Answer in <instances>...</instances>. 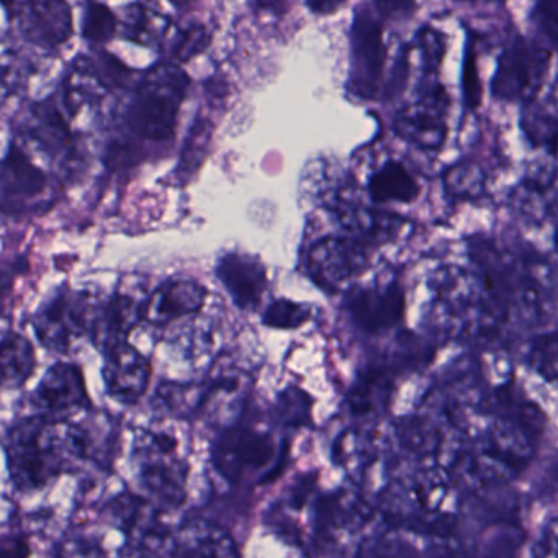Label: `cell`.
<instances>
[{"label": "cell", "mask_w": 558, "mask_h": 558, "mask_svg": "<svg viewBox=\"0 0 558 558\" xmlns=\"http://www.w3.org/2000/svg\"><path fill=\"white\" fill-rule=\"evenodd\" d=\"M205 387L195 384H162L156 391V403L172 416L187 417L204 410Z\"/></svg>", "instance_id": "cell-28"}, {"label": "cell", "mask_w": 558, "mask_h": 558, "mask_svg": "<svg viewBox=\"0 0 558 558\" xmlns=\"http://www.w3.org/2000/svg\"><path fill=\"white\" fill-rule=\"evenodd\" d=\"M107 515L130 538L129 555H174V535L166 531L151 501L125 493L107 505Z\"/></svg>", "instance_id": "cell-9"}, {"label": "cell", "mask_w": 558, "mask_h": 558, "mask_svg": "<svg viewBox=\"0 0 558 558\" xmlns=\"http://www.w3.org/2000/svg\"><path fill=\"white\" fill-rule=\"evenodd\" d=\"M171 19L146 2H133L123 8L120 19V34L130 44L140 47L158 48L165 45L171 32Z\"/></svg>", "instance_id": "cell-23"}, {"label": "cell", "mask_w": 558, "mask_h": 558, "mask_svg": "<svg viewBox=\"0 0 558 558\" xmlns=\"http://www.w3.org/2000/svg\"><path fill=\"white\" fill-rule=\"evenodd\" d=\"M460 2H478V0H460Z\"/></svg>", "instance_id": "cell-42"}, {"label": "cell", "mask_w": 558, "mask_h": 558, "mask_svg": "<svg viewBox=\"0 0 558 558\" xmlns=\"http://www.w3.org/2000/svg\"><path fill=\"white\" fill-rule=\"evenodd\" d=\"M395 390L393 375L385 367H367L349 388L345 404L354 416H380L387 411Z\"/></svg>", "instance_id": "cell-20"}, {"label": "cell", "mask_w": 558, "mask_h": 558, "mask_svg": "<svg viewBox=\"0 0 558 558\" xmlns=\"http://www.w3.org/2000/svg\"><path fill=\"white\" fill-rule=\"evenodd\" d=\"M207 302L204 286L189 279L161 283L142 306L143 322L168 326L187 316L197 315Z\"/></svg>", "instance_id": "cell-17"}, {"label": "cell", "mask_w": 558, "mask_h": 558, "mask_svg": "<svg viewBox=\"0 0 558 558\" xmlns=\"http://www.w3.org/2000/svg\"><path fill=\"white\" fill-rule=\"evenodd\" d=\"M238 554L240 550L231 535L205 519H191L174 535V555L234 557Z\"/></svg>", "instance_id": "cell-21"}, {"label": "cell", "mask_w": 558, "mask_h": 558, "mask_svg": "<svg viewBox=\"0 0 558 558\" xmlns=\"http://www.w3.org/2000/svg\"><path fill=\"white\" fill-rule=\"evenodd\" d=\"M182 442L169 427H148L135 437L133 463L143 493L162 509L179 508L187 493L189 463Z\"/></svg>", "instance_id": "cell-3"}, {"label": "cell", "mask_w": 558, "mask_h": 558, "mask_svg": "<svg viewBox=\"0 0 558 558\" xmlns=\"http://www.w3.org/2000/svg\"><path fill=\"white\" fill-rule=\"evenodd\" d=\"M9 472L21 492L31 493L47 486L64 472L73 460V424L32 417L15 424L5 437Z\"/></svg>", "instance_id": "cell-2"}, {"label": "cell", "mask_w": 558, "mask_h": 558, "mask_svg": "<svg viewBox=\"0 0 558 558\" xmlns=\"http://www.w3.org/2000/svg\"><path fill=\"white\" fill-rule=\"evenodd\" d=\"M47 174L28 158L21 146L12 143L2 165V208L4 215L21 214L28 204L47 192Z\"/></svg>", "instance_id": "cell-16"}, {"label": "cell", "mask_w": 558, "mask_h": 558, "mask_svg": "<svg viewBox=\"0 0 558 558\" xmlns=\"http://www.w3.org/2000/svg\"><path fill=\"white\" fill-rule=\"evenodd\" d=\"M424 74L426 77L421 80L414 100L398 110L393 129L410 145L436 151L444 145L449 132L447 119L450 97L442 84L436 80L437 73Z\"/></svg>", "instance_id": "cell-7"}, {"label": "cell", "mask_w": 558, "mask_h": 558, "mask_svg": "<svg viewBox=\"0 0 558 558\" xmlns=\"http://www.w3.org/2000/svg\"><path fill=\"white\" fill-rule=\"evenodd\" d=\"M444 187L447 194L457 201H473L482 197L486 187V178L475 162H459L447 169L444 174Z\"/></svg>", "instance_id": "cell-32"}, {"label": "cell", "mask_w": 558, "mask_h": 558, "mask_svg": "<svg viewBox=\"0 0 558 558\" xmlns=\"http://www.w3.org/2000/svg\"><path fill=\"white\" fill-rule=\"evenodd\" d=\"M172 2H174L175 5H184L189 4V2H194V0H172Z\"/></svg>", "instance_id": "cell-40"}, {"label": "cell", "mask_w": 558, "mask_h": 558, "mask_svg": "<svg viewBox=\"0 0 558 558\" xmlns=\"http://www.w3.org/2000/svg\"><path fill=\"white\" fill-rule=\"evenodd\" d=\"M344 308L361 331L378 335L395 328L403 319V289L398 282L354 287L345 296Z\"/></svg>", "instance_id": "cell-13"}, {"label": "cell", "mask_w": 558, "mask_h": 558, "mask_svg": "<svg viewBox=\"0 0 558 558\" xmlns=\"http://www.w3.org/2000/svg\"><path fill=\"white\" fill-rule=\"evenodd\" d=\"M89 296L64 290L38 310L34 318L37 338L45 348L66 352L93 326Z\"/></svg>", "instance_id": "cell-10"}, {"label": "cell", "mask_w": 558, "mask_h": 558, "mask_svg": "<svg viewBox=\"0 0 558 558\" xmlns=\"http://www.w3.org/2000/svg\"><path fill=\"white\" fill-rule=\"evenodd\" d=\"M286 449L276 437L246 426H228L211 447V462L228 483L257 476L259 483L272 482L283 469Z\"/></svg>", "instance_id": "cell-4"}, {"label": "cell", "mask_w": 558, "mask_h": 558, "mask_svg": "<svg viewBox=\"0 0 558 558\" xmlns=\"http://www.w3.org/2000/svg\"><path fill=\"white\" fill-rule=\"evenodd\" d=\"M259 11L270 14L282 15L287 11L286 0H253Z\"/></svg>", "instance_id": "cell-39"}, {"label": "cell", "mask_w": 558, "mask_h": 558, "mask_svg": "<svg viewBox=\"0 0 558 558\" xmlns=\"http://www.w3.org/2000/svg\"><path fill=\"white\" fill-rule=\"evenodd\" d=\"M364 518V508L348 492L319 496L315 502V532L323 538H332L345 529L355 527Z\"/></svg>", "instance_id": "cell-25"}, {"label": "cell", "mask_w": 558, "mask_h": 558, "mask_svg": "<svg viewBox=\"0 0 558 558\" xmlns=\"http://www.w3.org/2000/svg\"><path fill=\"white\" fill-rule=\"evenodd\" d=\"M12 14L25 40L41 50H58L73 38V9L66 0H17Z\"/></svg>", "instance_id": "cell-11"}, {"label": "cell", "mask_w": 558, "mask_h": 558, "mask_svg": "<svg viewBox=\"0 0 558 558\" xmlns=\"http://www.w3.org/2000/svg\"><path fill=\"white\" fill-rule=\"evenodd\" d=\"M32 407L41 414H64L76 410H90L83 372L77 365L60 362L48 368L47 374L32 393Z\"/></svg>", "instance_id": "cell-14"}, {"label": "cell", "mask_w": 558, "mask_h": 558, "mask_svg": "<svg viewBox=\"0 0 558 558\" xmlns=\"http://www.w3.org/2000/svg\"><path fill=\"white\" fill-rule=\"evenodd\" d=\"M529 364L548 384L558 385V332H550L532 341Z\"/></svg>", "instance_id": "cell-33"}, {"label": "cell", "mask_w": 558, "mask_h": 558, "mask_svg": "<svg viewBox=\"0 0 558 558\" xmlns=\"http://www.w3.org/2000/svg\"><path fill=\"white\" fill-rule=\"evenodd\" d=\"M22 135L64 169L70 168L80 158L76 136L63 110L53 99L35 102L27 110L22 122Z\"/></svg>", "instance_id": "cell-12"}, {"label": "cell", "mask_w": 558, "mask_h": 558, "mask_svg": "<svg viewBox=\"0 0 558 558\" xmlns=\"http://www.w3.org/2000/svg\"><path fill=\"white\" fill-rule=\"evenodd\" d=\"M189 87L191 77L171 61H162L146 71L142 80L133 84L120 123L125 140L110 146L107 155L110 165L132 166L135 159L132 146L138 143L161 146L171 143Z\"/></svg>", "instance_id": "cell-1"}, {"label": "cell", "mask_w": 558, "mask_h": 558, "mask_svg": "<svg viewBox=\"0 0 558 558\" xmlns=\"http://www.w3.org/2000/svg\"><path fill=\"white\" fill-rule=\"evenodd\" d=\"M348 90L355 99L371 102L385 90L387 44L384 27L374 9L359 5L351 25Z\"/></svg>", "instance_id": "cell-5"}, {"label": "cell", "mask_w": 558, "mask_h": 558, "mask_svg": "<svg viewBox=\"0 0 558 558\" xmlns=\"http://www.w3.org/2000/svg\"><path fill=\"white\" fill-rule=\"evenodd\" d=\"M142 306L130 295H113L102 308L96 310L90 326V338L104 354L126 342L130 332L138 325Z\"/></svg>", "instance_id": "cell-19"}, {"label": "cell", "mask_w": 558, "mask_h": 558, "mask_svg": "<svg viewBox=\"0 0 558 558\" xmlns=\"http://www.w3.org/2000/svg\"><path fill=\"white\" fill-rule=\"evenodd\" d=\"M368 267V244L351 234H331L315 241L306 256L310 279L325 290L339 292Z\"/></svg>", "instance_id": "cell-8"}, {"label": "cell", "mask_w": 558, "mask_h": 558, "mask_svg": "<svg viewBox=\"0 0 558 558\" xmlns=\"http://www.w3.org/2000/svg\"><path fill=\"white\" fill-rule=\"evenodd\" d=\"M210 44L211 34L208 27L201 22H191V24L175 28L171 40L166 41L165 45H168L171 63L182 64L198 57L202 51L207 50Z\"/></svg>", "instance_id": "cell-31"}, {"label": "cell", "mask_w": 558, "mask_h": 558, "mask_svg": "<svg viewBox=\"0 0 558 558\" xmlns=\"http://www.w3.org/2000/svg\"><path fill=\"white\" fill-rule=\"evenodd\" d=\"M550 66V50L537 40L515 37L499 54L492 93L508 104H529L535 99Z\"/></svg>", "instance_id": "cell-6"}, {"label": "cell", "mask_w": 558, "mask_h": 558, "mask_svg": "<svg viewBox=\"0 0 558 558\" xmlns=\"http://www.w3.org/2000/svg\"><path fill=\"white\" fill-rule=\"evenodd\" d=\"M521 129L534 148L555 155L558 153V119L544 107L535 106L534 100L524 104Z\"/></svg>", "instance_id": "cell-27"}, {"label": "cell", "mask_w": 558, "mask_h": 558, "mask_svg": "<svg viewBox=\"0 0 558 558\" xmlns=\"http://www.w3.org/2000/svg\"><path fill=\"white\" fill-rule=\"evenodd\" d=\"M462 89L466 109H478L482 104L483 90L482 81H480L478 53H476L472 38L466 45L465 58H463Z\"/></svg>", "instance_id": "cell-36"}, {"label": "cell", "mask_w": 558, "mask_h": 558, "mask_svg": "<svg viewBox=\"0 0 558 558\" xmlns=\"http://www.w3.org/2000/svg\"><path fill=\"white\" fill-rule=\"evenodd\" d=\"M104 381L107 393L120 403H138L151 380V364L145 354L129 342L106 352Z\"/></svg>", "instance_id": "cell-15"}, {"label": "cell", "mask_w": 558, "mask_h": 558, "mask_svg": "<svg viewBox=\"0 0 558 558\" xmlns=\"http://www.w3.org/2000/svg\"><path fill=\"white\" fill-rule=\"evenodd\" d=\"M217 277L230 293L231 300L243 312H254L267 290V272L256 256L228 253L217 264Z\"/></svg>", "instance_id": "cell-18"}, {"label": "cell", "mask_w": 558, "mask_h": 558, "mask_svg": "<svg viewBox=\"0 0 558 558\" xmlns=\"http://www.w3.org/2000/svg\"><path fill=\"white\" fill-rule=\"evenodd\" d=\"M313 400L302 388L287 387L277 397L274 416L287 429H300L312 423Z\"/></svg>", "instance_id": "cell-30"}, {"label": "cell", "mask_w": 558, "mask_h": 558, "mask_svg": "<svg viewBox=\"0 0 558 558\" xmlns=\"http://www.w3.org/2000/svg\"><path fill=\"white\" fill-rule=\"evenodd\" d=\"M312 316V310L302 303L292 300H274L263 315V323L267 328L295 329L305 325Z\"/></svg>", "instance_id": "cell-35"}, {"label": "cell", "mask_w": 558, "mask_h": 558, "mask_svg": "<svg viewBox=\"0 0 558 558\" xmlns=\"http://www.w3.org/2000/svg\"><path fill=\"white\" fill-rule=\"evenodd\" d=\"M420 192V182L413 172L403 162L393 159L372 172L367 182V194L375 205L411 204Z\"/></svg>", "instance_id": "cell-22"}, {"label": "cell", "mask_w": 558, "mask_h": 558, "mask_svg": "<svg viewBox=\"0 0 558 558\" xmlns=\"http://www.w3.org/2000/svg\"><path fill=\"white\" fill-rule=\"evenodd\" d=\"M378 14L388 19H408L414 12V0H374Z\"/></svg>", "instance_id": "cell-37"}, {"label": "cell", "mask_w": 558, "mask_h": 558, "mask_svg": "<svg viewBox=\"0 0 558 558\" xmlns=\"http://www.w3.org/2000/svg\"><path fill=\"white\" fill-rule=\"evenodd\" d=\"M37 367L35 349L27 338L8 332L2 339V387L15 390L25 385Z\"/></svg>", "instance_id": "cell-26"}, {"label": "cell", "mask_w": 558, "mask_h": 558, "mask_svg": "<svg viewBox=\"0 0 558 558\" xmlns=\"http://www.w3.org/2000/svg\"><path fill=\"white\" fill-rule=\"evenodd\" d=\"M120 19L99 0H87L84 5L81 35L93 45H106L117 37Z\"/></svg>", "instance_id": "cell-29"}, {"label": "cell", "mask_w": 558, "mask_h": 558, "mask_svg": "<svg viewBox=\"0 0 558 558\" xmlns=\"http://www.w3.org/2000/svg\"><path fill=\"white\" fill-rule=\"evenodd\" d=\"M205 387L204 410L210 420L228 424L243 404L247 390V375L241 371L220 372Z\"/></svg>", "instance_id": "cell-24"}, {"label": "cell", "mask_w": 558, "mask_h": 558, "mask_svg": "<svg viewBox=\"0 0 558 558\" xmlns=\"http://www.w3.org/2000/svg\"><path fill=\"white\" fill-rule=\"evenodd\" d=\"M303 2L312 14L326 17V15H335L336 12L341 11L349 0H303Z\"/></svg>", "instance_id": "cell-38"}, {"label": "cell", "mask_w": 558, "mask_h": 558, "mask_svg": "<svg viewBox=\"0 0 558 558\" xmlns=\"http://www.w3.org/2000/svg\"><path fill=\"white\" fill-rule=\"evenodd\" d=\"M555 247H557L558 251V230L557 233H555Z\"/></svg>", "instance_id": "cell-41"}, {"label": "cell", "mask_w": 558, "mask_h": 558, "mask_svg": "<svg viewBox=\"0 0 558 558\" xmlns=\"http://www.w3.org/2000/svg\"><path fill=\"white\" fill-rule=\"evenodd\" d=\"M531 25L537 41L548 50L558 48V0H534Z\"/></svg>", "instance_id": "cell-34"}]
</instances>
